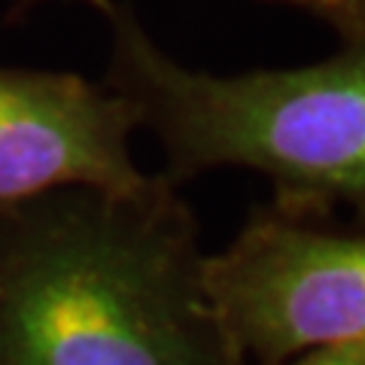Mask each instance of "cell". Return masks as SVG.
<instances>
[{"label": "cell", "mask_w": 365, "mask_h": 365, "mask_svg": "<svg viewBox=\"0 0 365 365\" xmlns=\"http://www.w3.org/2000/svg\"><path fill=\"white\" fill-rule=\"evenodd\" d=\"M168 177L0 210V365H244Z\"/></svg>", "instance_id": "cell-1"}, {"label": "cell", "mask_w": 365, "mask_h": 365, "mask_svg": "<svg viewBox=\"0 0 365 365\" xmlns=\"http://www.w3.org/2000/svg\"><path fill=\"white\" fill-rule=\"evenodd\" d=\"M110 28L104 86L165 153L174 186L220 168L271 182V207L307 220L350 210L365 228V46L280 71L216 76L174 61L125 0H86Z\"/></svg>", "instance_id": "cell-2"}, {"label": "cell", "mask_w": 365, "mask_h": 365, "mask_svg": "<svg viewBox=\"0 0 365 365\" xmlns=\"http://www.w3.org/2000/svg\"><path fill=\"white\" fill-rule=\"evenodd\" d=\"M204 287L247 365L365 344V232L268 207L204 256Z\"/></svg>", "instance_id": "cell-3"}, {"label": "cell", "mask_w": 365, "mask_h": 365, "mask_svg": "<svg viewBox=\"0 0 365 365\" xmlns=\"http://www.w3.org/2000/svg\"><path fill=\"white\" fill-rule=\"evenodd\" d=\"M137 131L128 104L104 83L67 71L0 64V210L55 189H137Z\"/></svg>", "instance_id": "cell-4"}, {"label": "cell", "mask_w": 365, "mask_h": 365, "mask_svg": "<svg viewBox=\"0 0 365 365\" xmlns=\"http://www.w3.org/2000/svg\"><path fill=\"white\" fill-rule=\"evenodd\" d=\"M265 4H283L311 13L338 34L341 46H365V0H265Z\"/></svg>", "instance_id": "cell-5"}, {"label": "cell", "mask_w": 365, "mask_h": 365, "mask_svg": "<svg viewBox=\"0 0 365 365\" xmlns=\"http://www.w3.org/2000/svg\"><path fill=\"white\" fill-rule=\"evenodd\" d=\"M271 365H365V344L317 347V350H307V353H299V356H292V359L271 362Z\"/></svg>", "instance_id": "cell-6"}, {"label": "cell", "mask_w": 365, "mask_h": 365, "mask_svg": "<svg viewBox=\"0 0 365 365\" xmlns=\"http://www.w3.org/2000/svg\"><path fill=\"white\" fill-rule=\"evenodd\" d=\"M43 4H49V0H16L13 9L6 13V21H19V19H25L28 13H34V9L43 6Z\"/></svg>", "instance_id": "cell-7"}]
</instances>
